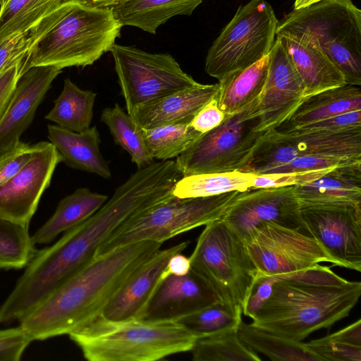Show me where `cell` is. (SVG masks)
I'll use <instances>...</instances> for the list:
<instances>
[{
  "label": "cell",
  "instance_id": "1",
  "mask_svg": "<svg viewBox=\"0 0 361 361\" xmlns=\"http://www.w3.org/2000/svg\"><path fill=\"white\" fill-rule=\"evenodd\" d=\"M182 177L171 159L138 169L91 217L35 253L24 271L29 286L42 296L50 294L92 259L99 247L123 223L173 197V188Z\"/></svg>",
  "mask_w": 361,
  "mask_h": 361
},
{
  "label": "cell",
  "instance_id": "2",
  "mask_svg": "<svg viewBox=\"0 0 361 361\" xmlns=\"http://www.w3.org/2000/svg\"><path fill=\"white\" fill-rule=\"evenodd\" d=\"M163 243L145 240L94 257L19 320L32 341L69 334L91 323L126 281Z\"/></svg>",
  "mask_w": 361,
  "mask_h": 361
},
{
  "label": "cell",
  "instance_id": "3",
  "mask_svg": "<svg viewBox=\"0 0 361 361\" xmlns=\"http://www.w3.org/2000/svg\"><path fill=\"white\" fill-rule=\"evenodd\" d=\"M360 295L361 282L348 281L319 264L277 278L251 324L302 341L348 317Z\"/></svg>",
  "mask_w": 361,
  "mask_h": 361
},
{
  "label": "cell",
  "instance_id": "4",
  "mask_svg": "<svg viewBox=\"0 0 361 361\" xmlns=\"http://www.w3.org/2000/svg\"><path fill=\"white\" fill-rule=\"evenodd\" d=\"M89 361H155L190 351L197 337L176 320L96 319L68 334Z\"/></svg>",
  "mask_w": 361,
  "mask_h": 361
},
{
  "label": "cell",
  "instance_id": "5",
  "mask_svg": "<svg viewBox=\"0 0 361 361\" xmlns=\"http://www.w3.org/2000/svg\"><path fill=\"white\" fill-rule=\"evenodd\" d=\"M280 34L317 47L340 69L346 84L360 87L361 11L351 0H322L293 9L279 22Z\"/></svg>",
  "mask_w": 361,
  "mask_h": 361
},
{
  "label": "cell",
  "instance_id": "6",
  "mask_svg": "<svg viewBox=\"0 0 361 361\" xmlns=\"http://www.w3.org/2000/svg\"><path fill=\"white\" fill-rule=\"evenodd\" d=\"M121 27L111 7L78 0L25 59L24 72L35 66L92 65L110 50Z\"/></svg>",
  "mask_w": 361,
  "mask_h": 361
},
{
  "label": "cell",
  "instance_id": "7",
  "mask_svg": "<svg viewBox=\"0 0 361 361\" xmlns=\"http://www.w3.org/2000/svg\"><path fill=\"white\" fill-rule=\"evenodd\" d=\"M240 192L178 198L175 196L129 218L99 247L94 257L145 240L163 243L177 235L221 219Z\"/></svg>",
  "mask_w": 361,
  "mask_h": 361
},
{
  "label": "cell",
  "instance_id": "8",
  "mask_svg": "<svg viewBox=\"0 0 361 361\" xmlns=\"http://www.w3.org/2000/svg\"><path fill=\"white\" fill-rule=\"evenodd\" d=\"M189 258L190 269L220 301L244 310L257 270L243 239L221 219L205 225Z\"/></svg>",
  "mask_w": 361,
  "mask_h": 361
},
{
  "label": "cell",
  "instance_id": "9",
  "mask_svg": "<svg viewBox=\"0 0 361 361\" xmlns=\"http://www.w3.org/2000/svg\"><path fill=\"white\" fill-rule=\"evenodd\" d=\"M259 99L226 115L222 123L202 135L176 164L183 176L240 171L247 165L265 132L260 130Z\"/></svg>",
  "mask_w": 361,
  "mask_h": 361
},
{
  "label": "cell",
  "instance_id": "10",
  "mask_svg": "<svg viewBox=\"0 0 361 361\" xmlns=\"http://www.w3.org/2000/svg\"><path fill=\"white\" fill-rule=\"evenodd\" d=\"M279 23L272 7L264 0L241 5L209 48L206 73L219 81L267 56Z\"/></svg>",
  "mask_w": 361,
  "mask_h": 361
},
{
  "label": "cell",
  "instance_id": "11",
  "mask_svg": "<svg viewBox=\"0 0 361 361\" xmlns=\"http://www.w3.org/2000/svg\"><path fill=\"white\" fill-rule=\"evenodd\" d=\"M109 51L128 114L200 84L184 72L169 54H151L117 44H114Z\"/></svg>",
  "mask_w": 361,
  "mask_h": 361
},
{
  "label": "cell",
  "instance_id": "12",
  "mask_svg": "<svg viewBox=\"0 0 361 361\" xmlns=\"http://www.w3.org/2000/svg\"><path fill=\"white\" fill-rule=\"evenodd\" d=\"M257 274L283 276L334 259L312 237L274 222H262L243 238Z\"/></svg>",
  "mask_w": 361,
  "mask_h": 361
},
{
  "label": "cell",
  "instance_id": "13",
  "mask_svg": "<svg viewBox=\"0 0 361 361\" xmlns=\"http://www.w3.org/2000/svg\"><path fill=\"white\" fill-rule=\"evenodd\" d=\"M306 155H335L361 158V129L338 133L266 131L252 158L241 171L262 174Z\"/></svg>",
  "mask_w": 361,
  "mask_h": 361
},
{
  "label": "cell",
  "instance_id": "14",
  "mask_svg": "<svg viewBox=\"0 0 361 361\" xmlns=\"http://www.w3.org/2000/svg\"><path fill=\"white\" fill-rule=\"evenodd\" d=\"M303 233L315 239L336 266L361 271V203L300 204Z\"/></svg>",
  "mask_w": 361,
  "mask_h": 361
},
{
  "label": "cell",
  "instance_id": "15",
  "mask_svg": "<svg viewBox=\"0 0 361 361\" xmlns=\"http://www.w3.org/2000/svg\"><path fill=\"white\" fill-rule=\"evenodd\" d=\"M221 219L242 239L262 222H274L303 233L294 186L240 192Z\"/></svg>",
  "mask_w": 361,
  "mask_h": 361
},
{
  "label": "cell",
  "instance_id": "16",
  "mask_svg": "<svg viewBox=\"0 0 361 361\" xmlns=\"http://www.w3.org/2000/svg\"><path fill=\"white\" fill-rule=\"evenodd\" d=\"M60 162L61 157L51 142L34 145L30 160L17 174L0 186V214L29 225Z\"/></svg>",
  "mask_w": 361,
  "mask_h": 361
},
{
  "label": "cell",
  "instance_id": "17",
  "mask_svg": "<svg viewBox=\"0 0 361 361\" xmlns=\"http://www.w3.org/2000/svg\"><path fill=\"white\" fill-rule=\"evenodd\" d=\"M269 59L267 78L259 99L262 132L277 129L305 98L302 81L276 38Z\"/></svg>",
  "mask_w": 361,
  "mask_h": 361
},
{
  "label": "cell",
  "instance_id": "18",
  "mask_svg": "<svg viewBox=\"0 0 361 361\" xmlns=\"http://www.w3.org/2000/svg\"><path fill=\"white\" fill-rule=\"evenodd\" d=\"M188 244L181 242L157 251L126 281L96 319L113 322L142 319L169 260Z\"/></svg>",
  "mask_w": 361,
  "mask_h": 361
},
{
  "label": "cell",
  "instance_id": "19",
  "mask_svg": "<svg viewBox=\"0 0 361 361\" xmlns=\"http://www.w3.org/2000/svg\"><path fill=\"white\" fill-rule=\"evenodd\" d=\"M61 71L52 66H35L20 77L0 118V154L20 141L51 82Z\"/></svg>",
  "mask_w": 361,
  "mask_h": 361
},
{
  "label": "cell",
  "instance_id": "20",
  "mask_svg": "<svg viewBox=\"0 0 361 361\" xmlns=\"http://www.w3.org/2000/svg\"><path fill=\"white\" fill-rule=\"evenodd\" d=\"M219 301L211 287L190 269L185 275H170L161 281L143 319L177 320Z\"/></svg>",
  "mask_w": 361,
  "mask_h": 361
},
{
  "label": "cell",
  "instance_id": "21",
  "mask_svg": "<svg viewBox=\"0 0 361 361\" xmlns=\"http://www.w3.org/2000/svg\"><path fill=\"white\" fill-rule=\"evenodd\" d=\"M218 92L219 83H200L140 107L129 115L137 126L144 129L176 123H190L197 113L216 97Z\"/></svg>",
  "mask_w": 361,
  "mask_h": 361
},
{
  "label": "cell",
  "instance_id": "22",
  "mask_svg": "<svg viewBox=\"0 0 361 361\" xmlns=\"http://www.w3.org/2000/svg\"><path fill=\"white\" fill-rule=\"evenodd\" d=\"M299 74L305 96L346 84L340 69L319 48L286 35H276Z\"/></svg>",
  "mask_w": 361,
  "mask_h": 361
},
{
  "label": "cell",
  "instance_id": "23",
  "mask_svg": "<svg viewBox=\"0 0 361 361\" xmlns=\"http://www.w3.org/2000/svg\"><path fill=\"white\" fill-rule=\"evenodd\" d=\"M294 190L300 204L361 203V161L334 168Z\"/></svg>",
  "mask_w": 361,
  "mask_h": 361
},
{
  "label": "cell",
  "instance_id": "24",
  "mask_svg": "<svg viewBox=\"0 0 361 361\" xmlns=\"http://www.w3.org/2000/svg\"><path fill=\"white\" fill-rule=\"evenodd\" d=\"M48 137L59 152L61 161L68 166L97 174L111 176L109 163L103 157L99 145L100 134L96 126L76 133L57 125H48Z\"/></svg>",
  "mask_w": 361,
  "mask_h": 361
},
{
  "label": "cell",
  "instance_id": "25",
  "mask_svg": "<svg viewBox=\"0 0 361 361\" xmlns=\"http://www.w3.org/2000/svg\"><path fill=\"white\" fill-rule=\"evenodd\" d=\"M361 110L360 86L345 84L306 97L278 130H290L343 113Z\"/></svg>",
  "mask_w": 361,
  "mask_h": 361
},
{
  "label": "cell",
  "instance_id": "26",
  "mask_svg": "<svg viewBox=\"0 0 361 361\" xmlns=\"http://www.w3.org/2000/svg\"><path fill=\"white\" fill-rule=\"evenodd\" d=\"M108 200L105 195L80 188L63 197L53 215L31 236L34 245L47 244L60 233L91 217Z\"/></svg>",
  "mask_w": 361,
  "mask_h": 361
},
{
  "label": "cell",
  "instance_id": "27",
  "mask_svg": "<svg viewBox=\"0 0 361 361\" xmlns=\"http://www.w3.org/2000/svg\"><path fill=\"white\" fill-rule=\"evenodd\" d=\"M202 0H123L111 8L123 26L138 27L151 34L176 16H190Z\"/></svg>",
  "mask_w": 361,
  "mask_h": 361
},
{
  "label": "cell",
  "instance_id": "28",
  "mask_svg": "<svg viewBox=\"0 0 361 361\" xmlns=\"http://www.w3.org/2000/svg\"><path fill=\"white\" fill-rule=\"evenodd\" d=\"M269 54L219 81L218 105L226 115L236 113L259 97L267 78Z\"/></svg>",
  "mask_w": 361,
  "mask_h": 361
},
{
  "label": "cell",
  "instance_id": "29",
  "mask_svg": "<svg viewBox=\"0 0 361 361\" xmlns=\"http://www.w3.org/2000/svg\"><path fill=\"white\" fill-rule=\"evenodd\" d=\"M96 97V93L83 90L66 78L61 93L54 101V107L45 118L73 132L85 131L90 128L93 118Z\"/></svg>",
  "mask_w": 361,
  "mask_h": 361
},
{
  "label": "cell",
  "instance_id": "30",
  "mask_svg": "<svg viewBox=\"0 0 361 361\" xmlns=\"http://www.w3.org/2000/svg\"><path fill=\"white\" fill-rule=\"evenodd\" d=\"M238 334L243 343L255 352L275 361H322L302 341L291 340L243 322Z\"/></svg>",
  "mask_w": 361,
  "mask_h": 361
},
{
  "label": "cell",
  "instance_id": "31",
  "mask_svg": "<svg viewBox=\"0 0 361 361\" xmlns=\"http://www.w3.org/2000/svg\"><path fill=\"white\" fill-rule=\"evenodd\" d=\"M255 176L241 171L185 176L176 183L173 195L178 198H192L243 192L252 188Z\"/></svg>",
  "mask_w": 361,
  "mask_h": 361
},
{
  "label": "cell",
  "instance_id": "32",
  "mask_svg": "<svg viewBox=\"0 0 361 361\" xmlns=\"http://www.w3.org/2000/svg\"><path fill=\"white\" fill-rule=\"evenodd\" d=\"M78 0H66L35 24L0 42V73L29 56L37 43Z\"/></svg>",
  "mask_w": 361,
  "mask_h": 361
},
{
  "label": "cell",
  "instance_id": "33",
  "mask_svg": "<svg viewBox=\"0 0 361 361\" xmlns=\"http://www.w3.org/2000/svg\"><path fill=\"white\" fill-rule=\"evenodd\" d=\"M101 121L108 127L115 143L129 154L138 169L154 162L145 143L142 128L118 103L103 109Z\"/></svg>",
  "mask_w": 361,
  "mask_h": 361
},
{
  "label": "cell",
  "instance_id": "34",
  "mask_svg": "<svg viewBox=\"0 0 361 361\" xmlns=\"http://www.w3.org/2000/svg\"><path fill=\"white\" fill-rule=\"evenodd\" d=\"M190 352L194 361L262 360L240 339L238 329L197 338Z\"/></svg>",
  "mask_w": 361,
  "mask_h": 361
},
{
  "label": "cell",
  "instance_id": "35",
  "mask_svg": "<svg viewBox=\"0 0 361 361\" xmlns=\"http://www.w3.org/2000/svg\"><path fill=\"white\" fill-rule=\"evenodd\" d=\"M142 133L149 154L154 159L159 161L178 157L202 135L190 123L142 128Z\"/></svg>",
  "mask_w": 361,
  "mask_h": 361
},
{
  "label": "cell",
  "instance_id": "36",
  "mask_svg": "<svg viewBox=\"0 0 361 361\" xmlns=\"http://www.w3.org/2000/svg\"><path fill=\"white\" fill-rule=\"evenodd\" d=\"M66 0H6L0 8V42L27 30Z\"/></svg>",
  "mask_w": 361,
  "mask_h": 361
},
{
  "label": "cell",
  "instance_id": "37",
  "mask_svg": "<svg viewBox=\"0 0 361 361\" xmlns=\"http://www.w3.org/2000/svg\"><path fill=\"white\" fill-rule=\"evenodd\" d=\"M28 227L0 214V269H21L33 257Z\"/></svg>",
  "mask_w": 361,
  "mask_h": 361
},
{
  "label": "cell",
  "instance_id": "38",
  "mask_svg": "<svg viewBox=\"0 0 361 361\" xmlns=\"http://www.w3.org/2000/svg\"><path fill=\"white\" fill-rule=\"evenodd\" d=\"M242 314L241 308L219 301L176 321L199 338L238 329Z\"/></svg>",
  "mask_w": 361,
  "mask_h": 361
},
{
  "label": "cell",
  "instance_id": "39",
  "mask_svg": "<svg viewBox=\"0 0 361 361\" xmlns=\"http://www.w3.org/2000/svg\"><path fill=\"white\" fill-rule=\"evenodd\" d=\"M305 345L322 361H361V346L348 343L336 332Z\"/></svg>",
  "mask_w": 361,
  "mask_h": 361
},
{
  "label": "cell",
  "instance_id": "40",
  "mask_svg": "<svg viewBox=\"0 0 361 361\" xmlns=\"http://www.w3.org/2000/svg\"><path fill=\"white\" fill-rule=\"evenodd\" d=\"M358 161H361V158L335 155H306L296 157L288 163L274 167L264 173L300 172L333 169Z\"/></svg>",
  "mask_w": 361,
  "mask_h": 361
},
{
  "label": "cell",
  "instance_id": "41",
  "mask_svg": "<svg viewBox=\"0 0 361 361\" xmlns=\"http://www.w3.org/2000/svg\"><path fill=\"white\" fill-rule=\"evenodd\" d=\"M334 169V168H333ZM333 169L256 175L252 188L295 186L312 181Z\"/></svg>",
  "mask_w": 361,
  "mask_h": 361
},
{
  "label": "cell",
  "instance_id": "42",
  "mask_svg": "<svg viewBox=\"0 0 361 361\" xmlns=\"http://www.w3.org/2000/svg\"><path fill=\"white\" fill-rule=\"evenodd\" d=\"M33 145L19 141L11 149L0 154V186L5 184L30 160Z\"/></svg>",
  "mask_w": 361,
  "mask_h": 361
},
{
  "label": "cell",
  "instance_id": "43",
  "mask_svg": "<svg viewBox=\"0 0 361 361\" xmlns=\"http://www.w3.org/2000/svg\"><path fill=\"white\" fill-rule=\"evenodd\" d=\"M360 129H361V110L343 113L287 131L338 133Z\"/></svg>",
  "mask_w": 361,
  "mask_h": 361
},
{
  "label": "cell",
  "instance_id": "44",
  "mask_svg": "<svg viewBox=\"0 0 361 361\" xmlns=\"http://www.w3.org/2000/svg\"><path fill=\"white\" fill-rule=\"evenodd\" d=\"M32 341V338L20 325L0 329V361L20 360Z\"/></svg>",
  "mask_w": 361,
  "mask_h": 361
},
{
  "label": "cell",
  "instance_id": "45",
  "mask_svg": "<svg viewBox=\"0 0 361 361\" xmlns=\"http://www.w3.org/2000/svg\"><path fill=\"white\" fill-rule=\"evenodd\" d=\"M225 117L226 114L219 107L216 96L197 113L190 126L203 135L219 126Z\"/></svg>",
  "mask_w": 361,
  "mask_h": 361
},
{
  "label": "cell",
  "instance_id": "46",
  "mask_svg": "<svg viewBox=\"0 0 361 361\" xmlns=\"http://www.w3.org/2000/svg\"><path fill=\"white\" fill-rule=\"evenodd\" d=\"M277 280L276 276L257 274L243 314L252 319L269 296L273 284Z\"/></svg>",
  "mask_w": 361,
  "mask_h": 361
},
{
  "label": "cell",
  "instance_id": "47",
  "mask_svg": "<svg viewBox=\"0 0 361 361\" xmlns=\"http://www.w3.org/2000/svg\"><path fill=\"white\" fill-rule=\"evenodd\" d=\"M25 59L0 73V118L16 86L24 74Z\"/></svg>",
  "mask_w": 361,
  "mask_h": 361
},
{
  "label": "cell",
  "instance_id": "48",
  "mask_svg": "<svg viewBox=\"0 0 361 361\" xmlns=\"http://www.w3.org/2000/svg\"><path fill=\"white\" fill-rule=\"evenodd\" d=\"M190 270L189 257L180 253L173 255L169 260L161 275V280L170 275L183 276Z\"/></svg>",
  "mask_w": 361,
  "mask_h": 361
},
{
  "label": "cell",
  "instance_id": "49",
  "mask_svg": "<svg viewBox=\"0 0 361 361\" xmlns=\"http://www.w3.org/2000/svg\"><path fill=\"white\" fill-rule=\"evenodd\" d=\"M92 5L99 7H112L123 0H88Z\"/></svg>",
  "mask_w": 361,
  "mask_h": 361
},
{
  "label": "cell",
  "instance_id": "50",
  "mask_svg": "<svg viewBox=\"0 0 361 361\" xmlns=\"http://www.w3.org/2000/svg\"><path fill=\"white\" fill-rule=\"evenodd\" d=\"M322 0H295L293 6V9H299L306 7L314 3L319 2Z\"/></svg>",
  "mask_w": 361,
  "mask_h": 361
},
{
  "label": "cell",
  "instance_id": "51",
  "mask_svg": "<svg viewBox=\"0 0 361 361\" xmlns=\"http://www.w3.org/2000/svg\"><path fill=\"white\" fill-rule=\"evenodd\" d=\"M6 0H0V5H1Z\"/></svg>",
  "mask_w": 361,
  "mask_h": 361
}]
</instances>
